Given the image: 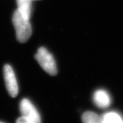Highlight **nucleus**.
Instances as JSON below:
<instances>
[{
  "mask_svg": "<svg viewBox=\"0 0 123 123\" xmlns=\"http://www.w3.org/2000/svg\"><path fill=\"white\" fill-rule=\"evenodd\" d=\"M16 123H29V121H28V120L24 116H22L19 117L18 119L16 120Z\"/></svg>",
  "mask_w": 123,
  "mask_h": 123,
  "instance_id": "obj_9",
  "label": "nucleus"
},
{
  "mask_svg": "<svg viewBox=\"0 0 123 123\" xmlns=\"http://www.w3.org/2000/svg\"><path fill=\"white\" fill-rule=\"evenodd\" d=\"M82 120L85 123H102L101 117L91 111H87L83 114Z\"/></svg>",
  "mask_w": 123,
  "mask_h": 123,
  "instance_id": "obj_8",
  "label": "nucleus"
},
{
  "mask_svg": "<svg viewBox=\"0 0 123 123\" xmlns=\"http://www.w3.org/2000/svg\"><path fill=\"white\" fill-rule=\"evenodd\" d=\"M32 1H35V0H32Z\"/></svg>",
  "mask_w": 123,
  "mask_h": 123,
  "instance_id": "obj_11",
  "label": "nucleus"
},
{
  "mask_svg": "<svg viewBox=\"0 0 123 123\" xmlns=\"http://www.w3.org/2000/svg\"><path fill=\"white\" fill-rule=\"evenodd\" d=\"M3 123V122H2V121H0V123Z\"/></svg>",
  "mask_w": 123,
  "mask_h": 123,
  "instance_id": "obj_10",
  "label": "nucleus"
},
{
  "mask_svg": "<svg viewBox=\"0 0 123 123\" xmlns=\"http://www.w3.org/2000/svg\"><path fill=\"white\" fill-rule=\"evenodd\" d=\"M102 123H123V119L121 115L115 112H109L101 117Z\"/></svg>",
  "mask_w": 123,
  "mask_h": 123,
  "instance_id": "obj_7",
  "label": "nucleus"
},
{
  "mask_svg": "<svg viewBox=\"0 0 123 123\" xmlns=\"http://www.w3.org/2000/svg\"><path fill=\"white\" fill-rule=\"evenodd\" d=\"M13 25L16 31V38L20 43H25L31 35L32 29L30 19L25 17L18 9L16 10L12 18Z\"/></svg>",
  "mask_w": 123,
  "mask_h": 123,
  "instance_id": "obj_1",
  "label": "nucleus"
},
{
  "mask_svg": "<svg viewBox=\"0 0 123 123\" xmlns=\"http://www.w3.org/2000/svg\"><path fill=\"white\" fill-rule=\"evenodd\" d=\"M94 101L97 107L106 108L111 102V99L109 94L104 90H98L94 94Z\"/></svg>",
  "mask_w": 123,
  "mask_h": 123,
  "instance_id": "obj_5",
  "label": "nucleus"
},
{
  "mask_svg": "<svg viewBox=\"0 0 123 123\" xmlns=\"http://www.w3.org/2000/svg\"><path fill=\"white\" fill-rule=\"evenodd\" d=\"M3 74L8 93L12 97H16L18 93V86L15 72L11 65L6 64L4 66Z\"/></svg>",
  "mask_w": 123,
  "mask_h": 123,
  "instance_id": "obj_4",
  "label": "nucleus"
},
{
  "mask_svg": "<svg viewBox=\"0 0 123 123\" xmlns=\"http://www.w3.org/2000/svg\"><path fill=\"white\" fill-rule=\"evenodd\" d=\"M35 59L42 67L43 69L51 75H55L57 74L56 62L54 57L44 47L39 48L35 55Z\"/></svg>",
  "mask_w": 123,
  "mask_h": 123,
  "instance_id": "obj_2",
  "label": "nucleus"
},
{
  "mask_svg": "<svg viewBox=\"0 0 123 123\" xmlns=\"http://www.w3.org/2000/svg\"><path fill=\"white\" fill-rule=\"evenodd\" d=\"M19 110L22 116L25 117L29 123H39L41 122L40 116L37 109L27 99H23L19 104Z\"/></svg>",
  "mask_w": 123,
  "mask_h": 123,
  "instance_id": "obj_3",
  "label": "nucleus"
},
{
  "mask_svg": "<svg viewBox=\"0 0 123 123\" xmlns=\"http://www.w3.org/2000/svg\"><path fill=\"white\" fill-rule=\"evenodd\" d=\"M16 1L19 12L25 17L30 19L31 13L32 0H16Z\"/></svg>",
  "mask_w": 123,
  "mask_h": 123,
  "instance_id": "obj_6",
  "label": "nucleus"
}]
</instances>
